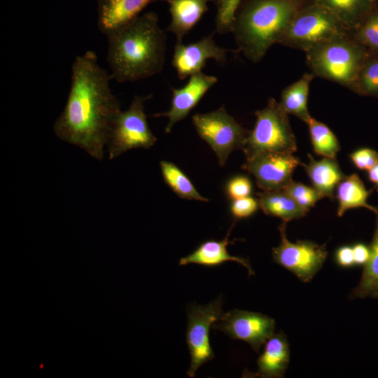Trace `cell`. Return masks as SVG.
I'll use <instances>...</instances> for the list:
<instances>
[{"instance_id": "obj_1", "label": "cell", "mask_w": 378, "mask_h": 378, "mask_svg": "<svg viewBox=\"0 0 378 378\" xmlns=\"http://www.w3.org/2000/svg\"><path fill=\"white\" fill-rule=\"evenodd\" d=\"M112 79L94 51L76 57L65 107L53 125L57 136L102 160L120 103L110 88Z\"/></svg>"}, {"instance_id": "obj_2", "label": "cell", "mask_w": 378, "mask_h": 378, "mask_svg": "<svg viewBox=\"0 0 378 378\" xmlns=\"http://www.w3.org/2000/svg\"><path fill=\"white\" fill-rule=\"evenodd\" d=\"M106 36V60L111 76L117 82L137 81L155 76L163 69L167 35L155 12L141 14Z\"/></svg>"}, {"instance_id": "obj_3", "label": "cell", "mask_w": 378, "mask_h": 378, "mask_svg": "<svg viewBox=\"0 0 378 378\" xmlns=\"http://www.w3.org/2000/svg\"><path fill=\"white\" fill-rule=\"evenodd\" d=\"M314 0H241L231 32L237 50L253 63L261 61L279 43L297 15Z\"/></svg>"}, {"instance_id": "obj_4", "label": "cell", "mask_w": 378, "mask_h": 378, "mask_svg": "<svg viewBox=\"0 0 378 378\" xmlns=\"http://www.w3.org/2000/svg\"><path fill=\"white\" fill-rule=\"evenodd\" d=\"M372 53L355 41L351 34L335 37L306 52L307 65L318 76L351 89L358 75Z\"/></svg>"}, {"instance_id": "obj_5", "label": "cell", "mask_w": 378, "mask_h": 378, "mask_svg": "<svg viewBox=\"0 0 378 378\" xmlns=\"http://www.w3.org/2000/svg\"><path fill=\"white\" fill-rule=\"evenodd\" d=\"M288 115L274 98L255 112V125L243 148L246 159L263 153L293 154L297 150Z\"/></svg>"}, {"instance_id": "obj_6", "label": "cell", "mask_w": 378, "mask_h": 378, "mask_svg": "<svg viewBox=\"0 0 378 378\" xmlns=\"http://www.w3.org/2000/svg\"><path fill=\"white\" fill-rule=\"evenodd\" d=\"M350 34L330 11L314 1L295 16L279 44L307 52L335 37Z\"/></svg>"}, {"instance_id": "obj_7", "label": "cell", "mask_w": 378, "mask_h": 378, "mask_svg": "<svg viewBox=\"0 0 378 378\" xmlns=\"http://www.w3.org/2000/svg\"><path fill=\"white\" fill-rule=\"evenodd\" d=\"M152 95H135L129 108L117 115L106 144L113 160L132 148H149L157 141L147 122L144 103Z\"/></svg>"}, {"instance_id": "obj_8", "label": "cell", "mask_w": 378, "mask_h": 378, "mask_svg": "<svg viewBox=\"0 0 378 378\" xmlns=\"http://www.w3.org/2000/svg\"><path fill=\"white\" fill-rule=\"evenodd\" d=\"M192 121L199 136L214 151L220 167L225 164L232 151L243 150L250 133L224 106L209 113H195Z\"/></svg>"}, {"instance_id": "obj_9", "label": "cell", "mask_w": 378, "mask_h": 378, "mask_svg": "<svg viewBox=\"0 0 378 378\" xmlns=\"http://www.w3.org/2000/svg\"><path fill=\"white\" fill-rule=\"evenodd\" d=\"M287 222L279 226L280 244L272 248L273 260L291 272L300 281L309 282L322 267L326 257L325 245L309 240L290 241L286 236Z\"/></svg>"}, {"instance_id": "obj_10", "label": "cell", "mask_w": 378, "mask_h": 378, "mask_svg": "<svg viewBox=\"0 0 378 378\" xmlns=\"http://www.w3.org/2000/svg\"><path fill=\"white\" fill-rule=\"evenodd\" d=\"M221 297L206 305H193L188 312L186 342L190 354V365L187 372L190 377L205 363L214 358L209 340V330L223 315Z\"/></svg>"}, {"instance_id": "obj_11", "label": "cell", "mask_w": 378, "mask_h": 378, "mask_svg": "<svg viewBox=\"0 0 378 378\" xmlns=\"http://www.w3.org/2000/svg\"><path fill=\"white\" fill-rule=\"evenodd\" d=\"M212 326L232 339L247 342L258 352L261 346L274 335L275 321L261 313L234 309L223 314Z\"/></svg>"}, {"instance_id": "obj_12", "label": "cell", "mask_w": 378, "mask_h": 378, "mask_svg": "<svg viewBox=\"0 0 378 378\" xmlns=\"http://www.w3.org/2000/svg\"><path fill=\"white\" fill-rule=\"evenodd\" d=\"M300 160L291 153H263L246 159L241 168L251 174L262 190L283 189L292 181Z\"/></svg>"}, {"instance_id": "obj_13", "label": "cell", "mask_w": 378, "mask_h": 378, "mask_svg": "<svg viewBox=\"0 0 378 378\" xmlns=\"http://www.w3.org/2000/svg\"><path fill=\"white\" fill-rule=\"evenodd\" d=\"M214 33L215 31L188 44H184L182 41H176L172 66L179 79L184 80L195 74L202 72L209 59H214L220 64L227 63V54L230 50L216 43L214 39Z\"/></svg>"}, {"instance_id": "obj_14", "label": "cell", "mask_w": 378, "mask_h": 378, "mask_svg": "<svg viewBox=\"0 0 378 378\" xmlns=\"http://www.w3.org/2000/svg\"><path fill=\"white\" fill-rule=\"evenodd\" d=\"M218 81L216 76L199 72L189 77L183 87H171L172 100L169 110L164 113L153 114V117H166L168 122L164 132L169 133L174 125L185 119L196 106L207 91Z\"/></svg>"}, {"instance_id": "obj_15", "label": "cell", "mask_w": 378, "mask_h": 378, "mask_svg": "<svg viewBox=\"0 0 378 378\" xmlns=\"http://www.w3.org/2000/svg\"><path fill=\"white\" fill-rule=\"evenodd\" d=\"M164 0H97V27L106 36L141 15L149 4Z\"/></svg>"}, {"instance_id": "obj_16", "label": "cell", "mask_w": 378, "mask_h": 378, "mask_svg": "<svg viewBox=\"0 0 378 378\" xmlns=\"http://www.w3.org/2000/svg\"><path fill=\"white\" fill-rule=\"evenodd\" d=\"M290 360L289 345L282 332L274 334L265 343L262 353L257 360L255 377L262 378L282 377Z\"/></svg>"}, {"instance_id": "obj_17", "label": "cell", "mask_w": 378, "mask_h": 378, "mask_svg": "<svg viewBox=\"0 0 378 378\" xmlns=\"http://www.w3.org/2000/svg\"><path fill=\"white\" fill-rule=\"evenodd\" d=\"M230 231L226 237L220 241L207 240L202 243L193 252L179 260L180 266L188 264H197L206 267H216L227 261H234L245 267L249 275L254 272L248 259L231 255L227 246L232 241L229 240Z\"/></svg>"}, {"instance_id": "obj_18", "label": "cell", "mask_w": 378, "mask_h": 378, "mask_svg": "<svg viewBox=\"0 0 378 378\" xmlns=\"http://www.w3.org/2000/svg\"><path fill=\"white\" fill-rule=\"evenodd\" d=\"M169 5L171 22L167 30L173 33L177 41L197 24L208 10L210 0H164Z\"/></svg>"}, {"instance_id": "obj_19", "label": "cell", "mask_w": 378, "mask_h": 378, "mask_svg": "<svg viewBox=\"0 0 378 378\" xmlns=\"http://www.w3.org/2000/svg\"><path fill=\"white\" fill-rule=\"evenodd\" d=\"M309 161L303 165L313 187L323 197L332 199L334 189L346 176L341 171L335 158H323L316 160L308 154Z\"/></svg>"}, {"instance_id": "obj_20", "label": "cell", "mask_w": 378, "mask_h": 378, "mask_svg": "<svg viewBox=\"0 0 378 378\" xmlns=\"http://www.w3.org/2000/svg\"><path fill=\"white\" fill-rule=\"evenodd\" d=\"M258 200L260 208L265 214L280 218L285 222L302 218L308 212L284 189L258 192Z\"/></svg>"}, {"instance_id": "obj_21", "label": "cell", "mask_w": 378, "mask_h": 378, "mask_svg": "<svg viewBox=\"0 0 378 378\" xmlns=\"http://www.w3.org/2000/svg\"><path fill=\"white\" fill-rule=\"evenodd\" d=\"M330 11L349 31H354L374 8L371 0H314Z\"/></svg>"}, {"instance_id": "obj_22", "label": "cell", "mask_w": 378, "mask_h": 378, "mask_svg": "<svg viewBox=\"0 0 378 378\" xmlns=\"http://www.w3.org/2000/svg\"><path fill=\"white\" fill-rule=\"evenodd\" d=\"M314 77L312 72H307L285 88L281 94L279 104L284 111L306 123L312 118L307 104L310 84Z\"/></svg>"}, {"instance_id": "obj_23", "label": "cell", "mask_w": 378, "mask_h": 378, "mask_svg": "<svg viewBox=\"0 0 378 378\" xmlns=\"http://www.w3.org/2000/svg\"><path fill=\"white\" fill-rule=\"evenodd\" d=\"M370 193L358 174H352L345 176L337 186L338 216L342 217L349 209L360 207L366 208L374 212L375 207L367 202Z\"/></svg>"}, {"instance_id": "obj_24", "label": "cell", "mask_w": 378, "mask_h": 378, "mask_svg": "<svg viewBox=\"0 0 378 378\" xmlns=\"http://www.w3.org/2000/svg\"><path fill=\"white\" fill-rule=\"evenodd\" d=\"M370 255L363 265V270L358 286L351 293L352 298H378V220L370 245Z\"/></svg>"}, {"instance_id": "obj_25", "label": "cell", "mask_w": 378, "mask_h": 378, "mask_svg": "<svg viewBox=\"0 0 378 378\" xmlns=\"http://www.w3.org/2000/svg\"><path fill=\"white\" fill-rule=\"evenodd\" d=\"M160 165L164 182L176 195L186 200L209 201L197 190L188 176L176 164L162 160Z\"/></svg>"}, {"instance_id": "obj_26", "label": "cell", "mask_w": 378, "mask_h": 378, "mask_svg": "<svg viewBox=\"0 0 378 378\" xmlns=\"http://www.w3.org/2000/svg\"><path fill=\"white\" fill-rule=\"evenodd\" d=\"M307 124L314 153L323 158H335L340 145L332 131L326 124L313 117Z\"/></svg>"}, {"instance_id": "obj_27", "label": "cell", "mask_w": 378, "mask_h": 378, "mask_svg": "<svg viewBox=\"0 0 378 378\" xmlns=\"http://www.w3.org/2000/svg\"><path fill=\"white\" fill-rule=\"evenodd\" d=\"M351 90L361 95L378 97V55L372 54L366 60Z\"/></svg>"}, {"instance_id": "obj_28", "label": "cell", "mask_w": 378, "mask_h": 378, "mask_svg": "<svg viewBox=\"0 0 378 378\" xmlns=\"http://www.w3.org/2000/svg\"><path fill=\"white\" fill-rule=\"evenodd\" d=\"M352 38L372 54L378 55V7L351 32Z\"/></svg>"}, {"instance_id": "obj_29", "label": "cell", "mask_w": 378, "mask_h": 378, "mask_svg": "<svg viewBox=\"0 0 378 378\" xmlns=\"http://www.w3.org/2000/svg\"><path fill=\"white\" fill-rule=\"evenodd\" d=\"M216 7L215 30L219 34L231 32L234 12L241 0H210Z\"/></svg>"}, {"instance_id": "obj_30", "label": "cell", "mask_w": 378, "mask_h": 378, "mask_svg": "<svg viewBox=\"0 0 378 378\" xmlns=\"http://www.w3.org/2000/svg\"><path fill=\"white\" fill-rule=\"evenodd\" d=\"M301 207L309 209L323 197L314 187L307 186L293 180L283 188Z\"/></svg>"}, {"instance_id": "obj_31", "label": "cell", "mask_w": 378, "mask_h": 378, "mask_svg": "<svg viewBox=\"0 0 378 378\" xmlns=\"http://www.w3.org/2000/svg\"><path fill=\"white\" fill-rule=\"evenodd\" d=\"M252 190L250 179L242 175L230 178L225 186L226 194L232 200L250 196Z\"/></svg>"}, {"instance_id": "obj_32", "label": "cell", "mask_w": 378, "mask_h": 378, "mask_svg": "<svg viewBox=\"0 0 378 378\" xmlns=\"http://www.w3.org/2000/svg\"><path fill=\"white\" fill-rule=\"evenodd\" d=\"M259 207L258 199L248 196L232 200L230 211L235 219H244L254 214Z\"/></svg>"}, {"instance_id": "obj_33", "label": "cell", "mask_w": 378, "mask_h": 378, "mask_svg": "<svg viewBox=\"0 0 378 378\" xmlns=\"http://www.w3.org/2000/svg\"><path fill=\"white\" fill-rule=\"evenodd\" d=\"M354 165L360 170L368 171L378 162V153L370 148H361L349 155Z\"/></svg>"}, {"instance_id": "obj_34", "label": "cell", "mask_w": 378, "mask_h": 378, "mask_svg": "<svg viewBox=\"0 0 378 378\" xmlns=\"http://www.w3.org/2000/svg\"><path fill=\"white\" fill-rule=\"evenodd\" d=\"M336 262L342 267H350L355 265L352 246L340 247L335 253Z\"/></svg>"}, {"instance_id": "obj_35", "label": "cell", "mask_w": 378, "mask_h": 378, "mask_svg": "<svg viewBox=\"0 0 378 378\" xmlns=\"http://www.w3.org/2000/svg\"><path fill=\"white\" fill-rule=\"evenodd\" d=\"M355 265H364L370 255V246L362 243H357L352 246Z\"/></svg>"}, {"instance_id": "obj_36", "label": "cell", "mask_w": 378, "mask_h": 378, "mask_svg": "<svg viewBox=\"0 0 378 378\" xmlns=\"http://www.w3.org/2000/svg\"><path fill=\"white\" fill-rule=\"evenodd\" d=\"M368 178L378 192V162L368 171Z\"/></svg>"}, {"instance_id": "obj_37", "label": "cell", "mask_w": 378, "mask_h": 378, "mask_svg": "<svg viewBox=\"0 0 378 378\" xmlns=\"http://www.w3.org/2000/svg\"><path fill=\"white\" fill-rule=\"evenodd\" d=\"M374 213L377 216V220H378V207H375Z\"/></svg>"}, {"instance_id": "obj_38", "label": "cell", "mask_w": 378, "mask_h": 378, "mask_svg": "<svg viewBox=\"0 0 378 378\" xmlns=\"http://www.w3.org/2000/svg\"><path fill=\"white\" fill-rule=\"evenodd\" d=\"M371 1H374V2H376V1H375V0H371Z\"/></svg>"}, {"instance_id": "obj_39", "label": "cell", "mask_w": 378, "mask_h": 378, "mask_svg": "<svg viewBox=\"0 0 378 378\" xmlns=\"http://www.w3.org/2000/svg\"><path fill=\"white\" fill-rule=\"evenodd\" d=\"M375 1H376V2H378V0H375Z\"/></svg>"}]
</instances>
